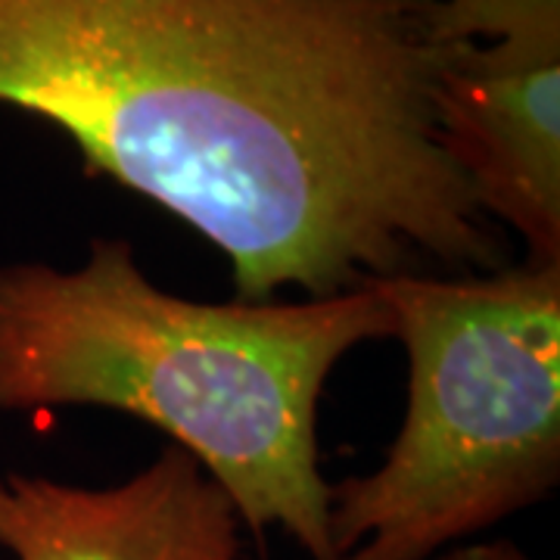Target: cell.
I'll return each mask as SVG.
<instances>
[{
	"label": "cell",
	"instance_id": "cell-1",
	"mask_svg": "<svg viewBox=\"0 0 560 560\" xmlns=\"http://www.w3.org/2000/svg\"><path fill=\"white\" fill-rule=\"evenodd\" d=\"M423 0H0V106L212 243L243 302L495 271Z\"/></svg>",
	"mask_w": 560,
	"mask_h": 560
},
{
	"label": "cell",
	"instance_id": "cell-3",
	"mask_svg": "<svg viewBox=\"0 0 560 560\" xmlns=\"http://www.w3.org/2000/svg\"><path fill=\"white\" fill-rule=\"evenodd\" d=\"M408 355L383 460L330 482L334 560H433L560 480V265L368 283Z\"/></svg>",
	"mask_w": 560,
	"mask_h": 560
},
{
	"label": "cell",
	"instance_id": "cell-6",
	"mask_svg": "<svg viewBox=\"0 0 560 560\" xmlns=\"http://www.w3.org/2000/svg\"><path fill=\"white\" fill-rule=\"evenodd\" d=\"M433 560H536L529 558L523 548L508 539H489V541H464L448 551H442Z\"/></svg>",
	"mask_w": 560,
	"mask_h": 560
},
{
	"label": "cell",
	"instance_id": "cell-4",
	"mask_svg": "<svg viewBox=\"0 0 560 560\" xmlns=\"http://www.w3.org/2000/svg\"><path fill=\"white\" fill-rule=\"evenodd\" d=\"M442 150L526 261L560 265V0H423Z\"/></svg>",
	"mask_w": 560,
	"mask_h": 560
},
{
	"label": "cell",
	"instance_id": "cell-5",
	"mask_svg": "<svg viewBox=\"0 0 560 560\" xmlns=\"http://www.w3.org/2000/svg\"><path fill=\"white\" fill-rule=\"evenodd\" d=\"M0 548L13 560H243L234 504L178 445L103 489L3 470Z\"/></svg>",
	"mask_w": 560,
	"mask_h": 560
},
{
	"label": "cell",
	"instance_id": "cell-2",
	"mask_svg": "<svg viewBox=\"0 0 560 560\" xmlns=\"http://www.w3.org/2000/svg\"><path fill=\"white\" fill-rule=\"evenodd\" d=\"M389 337L364 283L302 302L165 293L128 241L79 268L0 265V411L109 408L172 436L261 539L280 529L334 560L318 411L334 368Z\"/></svg>",
	"mask_w": 560,
	"mask_h": 560
}]
</instances>
